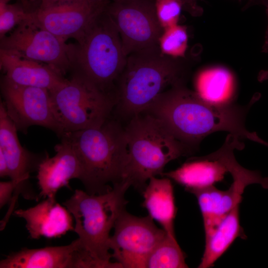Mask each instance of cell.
Masks as SVG:
<instances>
[{"label": "cell", "mask_w": 268, "mask_h": 268, "mask_svg": "<svg viewBox=\"0 0 268 268\" xmlns=\"http://www.w3.org/2000/svg\"><path fill=\"white\" fill-rule=\"evenodd\" d=\"M258 99L254 98L245 106L233 103L214 104L182 83L162 93L145 112L158 119L175 138L193 152L205 137L219 131L268 146V142L246 128L247 114Z\"/></svg>", "instance_id": "obj_1"}, {"label": "cell", "mask_w": 268, "mask_h": 268, "mask_svg": "<svg viewBox=\"0 0 268 268\" xmlns=\"http://www.w3.org/2000/svg\"><path fill=\"white\" fill-rule=\"evenodd\" d=\"M185 59L163 54L158 45L128 56L116 83L115 105L131 117L146 111L162 93L184 83L188 70Z\"/></svg>", "instance_id": "obj_2"}, {"label": "cell", "mask_w": 268, "mask_h": 268, "mask_svg": "<svg viewBox=\"0 0 268 268\" xmlns=\"http://www.w3.org/2000/svg\"><path fill=\"white\" fill-rule=\"evenodd\" d=\"M81 167L79 178L89 194H101L120 183L127 157L125 128L109 118L101 126L64 134Z\"/></svg>", "instance_id": "obj_3"}, {"label": "cell", "mask_w": 268, "mask_h": 268, "mask_svg": "<svg viewBox=\"0 0 268 268\" xmlns=\"http://www.w3.org/2000/svg\"><path fill=\"white\" fill-rule=\"evenodd\" d=\"M67 54L70 77L86 81L114 99L127 56L119 31L105 9L80 40L68 44Z\"/></svg>", "instance_id": "obj_4"}, {"label": "cell", "mask_w": 268, "mask_h": 268, "mask_svg": "<svg viewBox=\"0 0 268 268\" xmlns=\"http://www.w3.org/2000/svg\"><path fill=\"white\" fill-rule=\"evenodd\" d=\"M125 131L127 157L121 182L141 192L150 178L162 175L169 162L193 153L145 112L132 117Z\"/></svg>", "instance_id": "obj_5"}, {"label": "cell", "mask_w": 268, "mask_h": 268, "mask_svg": "<svg viewBox=\"0 0 268 268\" xmlns=\"http://www.w3.org/2000/svg\"><path fill=\"white\" fill-rule=\"evenodd\" d=\"M129 187L128 184L120 182L106 193L95 195L76 189L63 202L74 220L73 231L81 246L102 268H121L111 261L110 233L125 210L128 201L125 194Z\"/></svg>", "instance_id": "obj_6"}, {"label": "cell", "mask_w": 268, "mask_h": 268, "mask_svg": "<svg viewBox=\"0 0 268 268\" xmlns=\"http://www.w3.org/2000/svg\"><path fill=\"white\" fill-rule=\"evenodd\" d=\"M49 92L60 136L65 133L101 126L110 118L115 106L112 96L73 77Z\"/></svg>", "instance_id": "obj_7"}, {"label": "cell", "mask_w": 268, "mask_h": 268, "mask_svg": "<svg viewBox=\"0 0 268 268\" xmlns=\"http://www.w3.org/2000/svg\"><path fill=\"white\" fill-rule=\"evenodd\" d=\"M0 39V50L45 64L64 76L69 72L68 44L39 25L33 15Z\"/></svg>", "instance_id": "obj_8"}, {"label": "cell", "mask_w": 268, "mask_h": 268, "mask_svg": "<svg viewBox=\"0 0 268 268\" xmlns=\"http://www.w3.org/2000/svg\"><path fill=\"white\" fill-rule=\"evenodd\" d=\"M105 11L119 31L126 56L158 45L163 30L154 0H110Z\"/></svg>", "instance_id": "obj_9"}, {"label": "cell", "mask_w": 268, "mask_h": 268, "mask_svg": "<svg viewBox=\"0 0 268 268\" xmlns=\"http://www.w3.org/2000/svg\"><path fill=\"white\" fill-rule=\"evenodd\" d=\"M114 229L109 240L112 258L124 268H144L149 254L166 234L149 215L137 217L126 210Z\"/></svg>", "instance_id": "obj_10"}, {"label": "cell", "mask_w": 268, "mask_h": 268, "mask_svg": "<svg viewBox=\"0 0 268 268\" xmlns=\"http://www.w3.org/2000/svg\"><path fill=\"white\" fill-rule=\"evenodd\" d=\"M110 0H58L40 5L33 18L41 26L65 40H80L97 16L106 8Z\"/></svg>", "instance_id": "obj_11"}, {"label": "cell", "mask_w": 268, "mask_h": 268, "mask_svg": "<svg viewBox=\"0 0 268 268\" xmlns=\"http://www.w3.org/2000/svg\"><path fill=\"white\" fill-rule=\"evenodd\" d=\"M244 147L243 143L238 137L229 134L217 150L204 156L191 158L176 169L162 175L190 193L214 186L223 180L226 174L231 175L239 164L234 151Z\"/></svg>", "instance_id": "obj_12"}, {"label": "cell", "mask_w": 268, "mask_h": 268, "mask_svg": "<svg viewBox=\"0 0 268 268\" xmlns=\"http://www.w3.org/2000/svg\"><path fill=\"white\" fill-rule=\"evenodd\" d=\"M0 90L7 114L18 130L26 131L29 127L37 125L50 129L60 136L48 90L17 85L2 77Z\"/></svg>", "instance_id": "obj_13"}, {"label": "cell", "mask_w": 268, "mask_h": 268, "mask_svg": "<svg viewBox=\"0 0 268 268\" xmlns=\"http://www.w3.org/2000/svg\"><path fill=\"white\" fill-rule=\"evenodd\" d=\"M0 268H100L78 239L65 246L22 248L0 262Z\"/></svg>", "instance_id": "obj_14"}, {"label": "cell", "mask_w": 268, "mask_h": 268, "mask_svg": "<svg viewBox=\"0 0 268 268\" xmlns=\"http://www.w3.org/2000/svg\"><path fill=\"white\" fill-rule=\"evenodd\" d=\"M61 142L55 147V155L44 158L37 169L39 197L55 198L64 187H69V181L79 179L81 167L77 155L69 141L62 136Z\"/></svg>", "instance_id": "obj_15"}, {"label": "cell", "mask_w": 268, "mask_h": 268, "mask_svg": "<svg viewBox=\"0 0 268 268\" xmlns=\"http://www.w3.org/2000/svg\"><path fill=\"white\" fill-rule=\"evenodd\" d=\"M15 124L7 114L3 102L0 103V151L4 154L9 169V177L18 182L24 197L33 191L28 185L30 173L38 169L42 160L37 158L20 144Z\"/></svg>", "instance_id": "obj_16"}, {"label": "cell", "mask_w": 268, "mask_h": 268, "mask_svg": "<svg viewBox=\"0 0 268 268\" xmlns=\"http://www.w3.org/2000/svg\"><path fill=\"white\" fill-rule=\"evenodd\" d=\"M13 214L24 219L31 239L59 238L74 230L71 214L55 198H45L33 207L14 210Z\"/></svg>", "instance_id": "obj_17"}, {"label": "cell", "mask_w": 268, "mask_h": 268, "mask_svg": "<svg viewBox=\"0 0 268 268\" xmlns=\"http://www.w3.org/2000/svg\"><path fill=\"white\" fill-rule=\"evenodd\" d=\"M3 77L14 84L43 88L52 91L67 78L49 66L0 50Z\"/></svg>", "instance_id": "obj_18"}, {"label": "cell", "mask_w": 268, "mask_h": 268, "mask_svg": "<svg viewBox=\"0 0 268 268\" xmlns=\"http://www.w3.org/2000/svg\"><path fill=\"white\" fill-rule=\"evenodd\" d=\"M246 186L233 181L226 190L215 186L193 191L201 213L205 235L208 234L235 206L239 205Z\"/></svg>", "instance_id": "obj_19"}, {"label": "cell", "mask_w": 268, "mask_h": 268, "mask_svg": "<svg viewBox=\"0 0 268 268\" xmlns=\"http://www.w3.org/2000/svg\"><path fill=\"white\" fill-rule=\"evenodd\" d=\"M142 206L148 215L157 221L165 232L175 236L174 220L177 212L171 180L165 177L150 178L141 192Z\"/></svg>", "instance_id": "obj_20"}, {"label": "cell", "mask_w": 268, "mask_h": 268, "mask_svg": "<svg viewBox=\"0 0 268 268\" xmlns=\"http://www.w3.org/2000/svg\"><path fill=\"white\" fill-rule=\"evenodd\" d=\"M238 237L246 236L240 224L239 205L232 209L207 235L199 268H208L227 250Z\"/></svg>", "instance_id": "obj_21"}, {"label": "cell", "mask_w": 268, "mask_h": 268, "mask_svg": "<svg viewBox=\"0 0 268 268\" xmlns=\"http://www.w3.org/2000/svg\"><path fill=\"white\" fill-rule=\"evenodd\" d=\"M195 91L204 100L214 104L233 103L235 82L233 75L221 67H213L201 71L195 80Z\"/></svg>", "instance_id": "obj_22"}, {"label": "cell", "mask_w": 268, "mask_h": 268, "mask_svg": "<svg viewBox=\"0 0 268 268\" xmlns=\"http://www.w3.org/2000/svg\"><path fill=\"white\" fill-rule=\"evenodd\" d=\"M185 255L175 236L166 233L148 256L144 268H186Z\"/></svg>", "instance_id": "obj_23"}, {"label": "cell", "mask_w": 268, "mask_h": 268, "mask_svg": "<svg viewBox=\"0 0 268 268\" xmlns=\"http://www.w3.org/2000/svg\"><path fill=\"white\" fill-rule=\"evenodd\" d=\"M38 5L35 0H18L0 6V39L32 16Z\"/></svg>", "instance_id": "obj_24"}, {"label": "cell", "mask_w": 268, "mask_h": 268, "mask_svg": "<svg viewBox=\"0 0 268 268\" xmlns=\"http://www.w3.org/2000/svg\"><path fill=\"white\" fill-rule=\"evenodd\" d=\"M188 35L185 26L179 24L163 30L158 46L161 52L175 58H185Z\"/></svg>", "instance_id": "obj_25"}, {"label": "cell", "mask_w": 268, "mask_h": 268, "mask_svg": "<svg viewBox=\"0 0 268 268\" xmlns=\"http://www.w3.org/2000/svg\"><path fill=\"white\" fill-rule=\"evenodd\" d=\"M158 21L164 30L178 24L183 10L179 0H154Z\"/></svg>", "instance_id": "obj_26"}, {"label": "cell", "mask_w": 268, "mask_h": 268, "mask_svg": "<svg viewBox=\"0 0 268 268\" xmlns=\"http://www.w3.org/2000/svg\"><path fill=\"white\" fill-rule=\"evenodd\" d=\"M183 10L193 17L201 16L203 13V8L199 2L201 0H179Z\"/></svg>", "instance_id": "obj_27"}, {"label": "cell", "mask_w": 268, "mask_h": 268, "mask_svg": "<svg viewBox=\"0 0 268 268\" xmlns=\"http://www.w3.org/2000/svg\"><path fill=\"white\" fill-rule=\"evenodd\" d=\"M9 169L7 161L3 153L0 151V177H9Z\"/></svg>", "instance_id": "obj_28"}, {"label": "cell", "mask_w": 268, "mask_h": 268, "mask_svg": "<svg viewBox=\"0 0 268 268\" xmlns=\"http://www.w3.org/2000/svg\"><path fill=\"white\" fill-rule=\"evenodd\" d=\"M267 7V13L268 20V3L266 5ZM262 52L264 53H268V23L267 30L266 31V34L265 37L264 43L262 47Z\"/></svg>", "instance_id": "obj_29"}, {"label": "cell", "mask_w": 268, "mask_h": 268, "mask_svg": "<svg viewBox=\"0 0 268 268\" xmlns=\"http://www.w3.org/2000/svg\"><path fill=\"white\" fill-rule=\"evenodd\" d=\"M267 80H268V68L261 70L258 75V80L262 82Z\"/></svg>", "instance_id": "obj_30"}, {"label": "cell", "mask_w": 268, "mask_h": 268, "mask_svg": "<svg viewBox=\"0 0 268 268\" xmlns=\"http://www.w3.org/2000/svg\"><path fill=\"white\" fill-rule=\"evenodd\" d=\"M268 2V0H249L246 5V7H248L255 4H262L266 6Z\"/></svg>", "instance_id": "obj_31"}, {"label": "cell", "mask_w": 268, "mask_h": 268, "mask_svg": "<svg viewBox=\"0 0 268 268\" xmlns=\"http://www.w3.org/2000/svg\"><path fill=\"white\" fill-rule=\"evenodd\" d=\"M40 2V5H45L51 4L58 0H36Z\"/></svg>", "instance_id": "obj_32"}, {"label": "cell", "mask_w": 268, "mask_h": 268, "mask_svg": "<svg viewBox=\"0 0 268 268\" xmlns=\"http://www.w3.org/2000/svg\"><path fill=\"white\" fill-rule=\"evenodd\" d=\"M12 0H0V6H2L7 3H10L9 2Z\"/></svg>", "instance_id": "obj_33"}, {"label": "cell", "mask_w": 268, "mask_h": 268, "mask_svg": "<svg viewBox=\"0 0 268 268\" xmlns=\"http://www.w3.org/2000/svg\"><path fill=\"white\" fill-rule=\"evenodd\" d=\"M93 0V1H104V0Z\"/></svg>", "instance_id": "obj_34"}]
</instances>
